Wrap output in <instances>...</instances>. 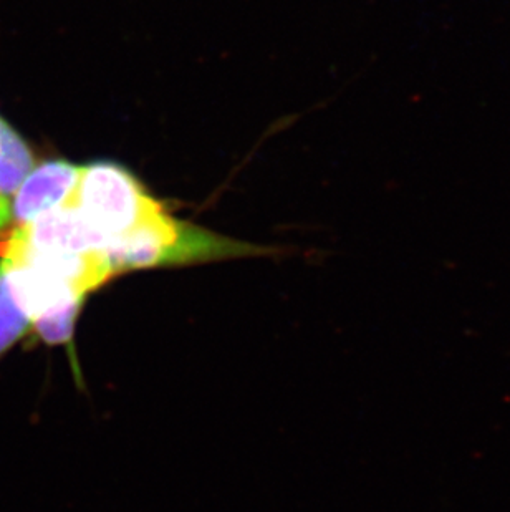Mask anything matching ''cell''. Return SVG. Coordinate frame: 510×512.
<instances>
[{
  "label": "cell",
  "mask_w": 510,
  "mask_h": 512,
  "mask_svg": "<svg viewBox=\"0 0 510 512\" xmlns=\"http://www.w3.org/2000/svg\"><path fill=\"white\" fill-rule=\"evenodd\" d=\"M68 203L75 204L88 223L108 237V241L130 232L164 209L130 171L113 161H95L83 166Z\"/></svg>",
  "instance_id": "2"
},
{
  "label": "cell",
  "mask_w": 510,
  "mask_h": 512,
  "mask_svg": "<svg viewBox=\"0 0 510 512\" xmlns=\"http://www.w3.org/2000/svg\"><path fill=\"white\" fill-rule=\"evenodd\" d=\"M83 166L65 160L45 161L30 171L12 203L15 226H25L52 209L60 208L72 198Z\"/></svg>",
  "instance_id": "3"
},
{
  "label": "cell",
  "mask_w": 510,
  "mask_h": 512,
  "mask_svg": "<svg viewBox=\"0 0 510 512\" xmlns=\"http://www.w3.org/2000/svg\"><path fill=\"white\" fill-rule=\"evenodd\" d=\"M246 252H252V247L176 221L161 209L140 226L110 241L105 256L115 274H120L140 267L239 256Z\"/></svg>",
  "instance_id": "1"
},
{
  "label": "cell",
  "mask_w": 510,
  "mask_h": 512,
  "mask_svg": "<svg viewBox=\"0 0 510 512\" xmlns=\"http://www.w3.org/2000/svg\"><path fill=\"white\" fill-rule=\"evenodd\" d=\"M30 325L32 319L15 292L9 267L0 261V355L22 339Z\"/></svg>",
  "instance_id": "5"
},
{
  "label": "cell",
  "mask_w": 510,
  "mask_h": 512,
  "mask_svg": "<svg viewBox=\"0 0 510 512\" xmlns=\"http://www.w3.org/2000/svg\"><path fill=\"white\" fill-rule=\"evenodd\" d=\"M83 299H70L52 309L45 310L32 320V327L40 339L49 345H60L72 340L73 327L78 312L82 309Z\"/></svg>",
  "instance_id": "6"
},
{
  "label": "cell",
  "mask_w": 510,
  "mask_h": 512,
  "mask_svg": "<svg viewBox=\"0 0 510 512\" xmlns=\"http://www.w3.org/2000/svg\"><path fill=\"white\" fill-rule=\"evenodd\" d=\"M34 168V156L24 138L0 118V231L12 219V198Z\"/></svg>",
  "instance_id": "4"
}]
</instances>
